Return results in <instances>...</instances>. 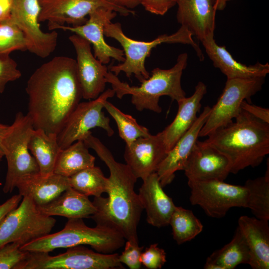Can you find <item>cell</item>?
<instances>
[{
    "label": "cell",
    "instance_id": "cell-1",
    "mask_svg": "<svg viewBox=\"0 0 269 269\" xmlns=\"http://www.w3.org/2000/svg\"><path fill=\"white\" fill-rule=\"evenodd\" d=\"M25 90L34 129L57 135L83 98L76 60L60 56L43 63L30 76Z\"/></svg>",
    "mask_w": 269,
    "mask_h": 269
},
{
    "label": "cell",
    "instance_id": "cell-2",
    "mask_svg": "<svg viewBox=\"0 0 269 269\" xmlns=\"http://www.w3.org/2000/svg\"><path fill=\"white\" fill-rule=\"evenodd\" d=\"M83 141L96 152L110 171L108 197H94L93 203L96 211L91 218L96 225L112 228L125 240L138 244L137 228L143 209L134 189L137 178L126 164L117 161L108 148L92 133Z\"/></svg>",
    "mask_w": 269,
    "mask_h": 269
},
{
    "label": "cell",
    "instance_id": "cell-3",
    "mask_svg": "<svg viewBox=\"0 0 269 269\" xmlns=\"http://www.w3.org/2000/svg\"><path fill=\"white\" fill-rule=\"evenodd\" d=\"M235 119L204 140L228 157L233 174L258 166L269 153V123L243 109Z\"/></svg>",
    "mask_w": 269,
    "mask_h": 269
},
{
    "label": "cell",
    "instance_id": "cell-4",
    "mask_svg": "<svg viewBox=\"0 0 269 269\" xmlns=\"http://www.w3.org/2000/svg\"><path fill=\"white\" fill-rule=\"evenodd\" d=\"M188 54L179 55L176 64L171 68H155L151 76L144 80L139 86H132L121 81L117 76L110 71L106 75L107 82L110 83L119 99L131 95V102L137 111L148 110L160 113L162 108L159 105L160 97L167 96L178 102L186 97L181 84L183 71L187 66Z\"/></svg>",
    "mask_w": 269,
    "mask_h": 269
},
{
    "label": "cell",
    "instance_id": "cell-5",
    "mask_svg": "<svg viewBox=\"0 0 269 269\" xmlns=\"http://www.w3.org/2000/svg\"><path fill=\"white\" fill-rule=\"evenodd\" d=\"M124 237L110 227L96 225L87 226L81 218L68 219L64 228L53 234H49L20 247L24 251L48 252L59 248L89 245L96 252L111 254L122 247Z\"/></svg>",
    "mask_w": 269,
    "mask_h": 269
},
{
    "label": "cell",
    "instance_id": "cell-6",
    "mask_svg": "<svg viewBox=\"0 0 269 269\" xmlns=\"http://www.w3.org/2000/svg\"><path fill=\"white\" fill-rule=\"evenodd\" d=\"M104 33L106 36L114 38L120 43L125 58L122 63L110 66L108 68L109 71L117 76L123 72L130 79L132 75H134L140 83L150 76V73L145 67L146 58L150 56L154 48L162 43L189 44L194 48L200 61L204 59L200 47L192 38V33L183 26H181L173 34H161L150 41L136 40L128 37L124 33L119 22H111L106 24Z\"/></svg>",
    "mask_w": 269,
    "mask_h": 269
},
{
    "label": "cell",
    "instance_id": "cell-7",
    "mask_svg": "<svg viewBox=\"0 0 269 269\" xmlns=\"http://www.w3.org/2000/svg\"><path fill=\"white\" fill-rule=\"evenodd\" d=\"M34 128L28 115L18 112L8 126L1 141L7 163V170L2 191L11 193L23 177L39 172L38 165L29 150L28 145Z\"/></svg>",
    "mask_w": 269,
    "mask_h": 269
},
{
    "label": "cell",
    "instance_id": "cell-8",
    "mask_svg": "<svg viewBox=\"0 0 269 269\" xmlns=\"http://www.w3.org/2000/svg\"><path fill=\"white\" fill-rule=\"evenodd\" d=\"M55 223V219L41 212L30 198L23 196L0 225V247L10 243L21 247L50 234Z\"/></svg>",
    "mask_w": 269,
    "mask_h": 269
},
{
    "label": "cell",
    "instance_id": "cell-9",
    "mask_svg": "<svg viewBox=\"0 0 269 269\" xmlns=\"http://www.w3.org/2000/svg\"><path fill=\"white\" fill-rule=\"evenodd\" d=\"M119 255L94 252L82 245L68 248L66 252L54 256L48 252H28L18 269H124Z\"/></svg>",
    "mask_w": 269,
    "mask_h": 269
},
{
    "label": "cell",
    "instance_id": "cell-10",
    "mask_svg": "<svg viewBox=\"0 0 269 269\" xmlns=\"http://www.w3.org/2000/svg\"><path fill=\"white\" fill-rule=\"evenodd\" d=\"M265 78L227 79L222 93L202 127L199 137L208 136L216 130L233 122L242 110L246 100L251 103V97L260 91Z\"/></svg>",
    "mask_w": 269,
    "mask_h": 269
},
{
    "label": "cell",
    "instance_id": "cell-11",
    "mask_svg": "<svg viewBox=\"0 0 269 269\" xmlns=\"http://www.w3.org/2000/svg\"><path fill=\"white\" fill-rule=\"evenodd\" d=\"M115 95L113 89H108L95 99L80 102L57 135L60 148L63 149L77 141L83 140L95 128H100L108 136H112L114 131L103 109L104 103Z\"/></svg>",
    "mask_w": 269,
    "mask_h": 269
},
{
    "label": "cell",
    "instance_id": "cell-12",
    "mask_svg": "<svg viewBox=\"0 0 269 269\" xmlns=\"http://www.w3.org/2000/svg\"><path fill=\"white\" fill-rule=\"evenodd\" d=\"M188 185L191 204L199 206L210 217L222 218L231 208H247V193L244 185L218 180H188Z\"/></svg>",
    "mask_w": 269,
    "mask_h": 269
},
{
    "label": "cell",
    "instance_id": "cell-13",
    "mask_svg": "<svg viewBox=\"0 0 269 269\" xmlns=\"http://www.w3.org/2000/svg\"><path fill=\"white\" fill-rule=\"evenodd\" d=\"M39 22L48 21L50 30L65 24L81 25L90 13L100 7L111 9L123 16L135 14L133 10L118 7L105 0H39Z\"/></svg>",
    "mask_w": 269,
    "mask_h": 269
},
{
    "label": "cell",
    "instance_id": "cell-14",
    "mask_svg": "<svg viewBox=\"0 0 269 269\" xmlns=\"http://www.w3.org/2000/svg\"><path fill=\"white\" fill-rule=\"evenodd\" d=\"M40 11L39 0H13L10 19L23 32L27 50L44 58L55 50L58 34L55 30L50 32L41 30Z\"/></svg>",
    "mask_w": 269,
    "mask_h": 269
},
{
    "label": "cell",
    "instance_id": "cell-15",
    "mask_svg": "<svg viewBox=\"0 0 269 269\" xmlns=\"http://www.w3.org/2000/svg\"><path fill=\"white\" fill-rule=\"evenodd\" d=\"M117 14L111 9L100 7L90 13L86 22L81 25H58L53 30H68L87 40L93 46L94 56L104 64L109 63L111 58L123 62L125 60L124 51L108 44L104 39L105 25L111 22Z\"/></svg>",
    "mask_w": 269,
    "mask_h": 269
},
{
    "label": "cell",
    "instance_id": "cell-16",
    "mask_svg": "<svg viewBox=\"0 0 269 269\" xmlns=\"http://www.w3.org/2000/svg\"><path fill=\"white\" fill-rule=\"evenodd\" d=\"M69 39L76 53L77 72L82 98L95 99L105 91L109 69L94 56L91 44L87 40L75 33Z\"/></svg>",
    "mask_w": 269,
    "mask_h": 269
},
{
    "label": "cell",
    "instance_id": "cell-17",
    "mask_svg": "<svg viewBox=\"0 0 269 269\" xmlns=\"http://www.w3.org/2000/svg\"><path fill=\"white\" fill-rule=\"evenodd\" d=\"M188 180L224 181L231 173L228 157L213 145L197 140L183 170Z\"/></svg>",
    "mask_w": 269,
    "mask_h": 269
},
{
    "label": "cell",
    "instance_id": "cell-18",
    "mask_svg": "<svg viewBox=\"0 0 269 269\" xmlns=\"http://www.w3.org/2000/svg\"><path fill=\"white\" fill-rule=\"evenodd\" d=\"M167 153L161 132L139 137L126 145V164L137 178L142 180L156 172Z\"/></svg>",
    "mask_w": 269,
    "mask_h": 269
},
{
    "label": "cell",
    "instance_id": "cell-19",
    "mask_svg": "<svg viewBox=\"0 0 269 269\" xmlns=\"http://www.w3.org/2000/svg\"><path fill=\"white\" fill-rule=\"evenodd\" d=\"M210 112L211 107L204 108L193 124L168 151L160 164L156 172L163 187L171 183L176 171L183 170Z\"/></svg>",
    "mask_w": 269,
    "mask_h": 269
},
{
    "label": "cell",
    "instance_id": "cell-20",
    "mask_svg": "<svg viewBox=\"0 0 269 269\" xmlns=\"http://www.w3.org/2000/svg\"><path fill=\"white\" fill-rule=\"evenodd\" d=\"M177 22L201 42L214 37L216 10L212 0H176Z\"/></svg>",
    "mask_w": 269,
    "mask_h": 269
},
{
    "label": "cell",
    "instance_id": "cell-21",
    "mask_svg": "<svg viewBox=\"0 0 269 269\" xmlns=\"http://www.w3.org/2000/svg\"><path fill=\"white\" fill-rule=\"evenodd\" d=\"M142 181L138 195L143 209L146 211L147 223L157 228L169 225L176 206L163 190L156 172Z\"/></svg>",
    "mask_w": 269,
    "mask_h": 269
},
{
    "label": "cell",
    "instance_id": "cell-22",
    "mask_svg": "<svg viewBox=\"0 0 269 269\" xmlns=\"http://www.w3.org/2000/svg\"><path fill=\"white\" fill-rule=\"evenodd\" d=\"M202 43L213 65L223 73L227 79L265 78L269 73L268 63L247 66L236 61L225 46L217 44L214 37L208 38Z\"/></svg>",
    "mask_w": 269,
    "mask_h": 269
},
{
    "label": "cell",
    "instance_id": "cell-23",
    "mask_svg": "<svg viewBox=\"0 0 269 269\" xmlns=\"http://www.w3.org/2000/svg\"><path fill=\"white\" fill-rule=\"evenodd\" d=\"M238 227L249 249V265L253 269H269V221L243 215L238 219Z\"/></svg>",
    "mask_w": 269,
    "mask_h": 269
},
{
    "label": "cell",
    "instance_id": "cell-24",
    "mask_svg": "<svg viewBox=\"0 0 269 269\" xmlns=\"http://www.w3.org/2000/svg\"><path fill=\"white\" fill-rule=\"evenodd\" d=\"M206 93V85L199 82L192 96L177 102L178 108L175 118L161 132L167 152L196 120L201 108V100Z\"/></svg>",
    "mask_w": 269,
    "mask_h": 269
},
{
    "label": "cell",
    "instance_id": "cell-25",
    "mask_svg": "<svg viewBox=\"0 0 269 269\" xmlns=\"http://www.w3.org/2000/svg\"><path fill=\"white\" fill-rule=\"evenodd\" d=\"M69 187L68 177L55 173L43 175L40 172L22 177L16 186L20 195L29 197L38 207L51 202Z\"/></svg>",
    "mask_w": 269,
    "mask_h": 269
},
{
    "label": "cell",
    "instance_id": "cell-26",
    "mask_svg": "<svg viewBox=\"0 0 269 269\" xmlns=\"http://www.w3.org/2000/svg\"><path fill=\"white\" fill-rule=\"evenodd\" d=\"M38 208L48 216H59L68 219L91 218L96 211L88 196L71 187L51 202Z\"/></svg>",
    "mask_w": 269,
    "mask_h": 269
},
{
    "label": "cell",
    "instance_id": "cell-27",
    "mask_svg": "<svg viewBox=\"0 0 269 269\" xmlns=\"http://www.w3.org/2000/svg\"><path fill=\"white\" fill-rule=\"evenodd\" d=\"M250 255L246 241L237 227L232 240L208 257L205 269H233L240 264H248Z\"/></svg>",
    "mask_w": 269,
    "mask_h": 269
},
{
    "label": "cell",
    "instance_id": "cell-28",
    "mask_svg": "<svg viewBox=\"0 0 269 269\" xmlns=\"http://www.w3.org/2000/svg\"><path fill=\"white\" fill-rule=\"evenodd\" d=\"M28 147L37 162L41 174L48 175L54 173L57 158L62 150L57 135L48 134L42 129H33Z\"/></svg>",
    "mask_w": 269,
    "mask_h": 269
},
{
    "label": "cell",
    "instance_id": "cell-29",
    "mask_svg": "<svg viewBox=\"0 0 269 269\" xmlns=\"http://www.w3.org/2000/svg\"><path fill=\"white\" fill-rule=\"evenodd\" d=\"M83 140H78L62 149L57 158L54 173L69 177L95 165V157L89 151Z\"/></svg>",
    "mask_w": 269,
    "mask_h": 269
},
{
    "label": "cell",
    "instance_id": "cell-30",
    "mask_svg": "<svg viewBox=\"0 0 269 269\" xmlns=\"http://www.w3.org/2000/svg\"><path fill=\"white\" fill-rule=\"evenodd\" d=\"M244 186L247 193V208L256 218L269 220V165L264 176L248 179Z\"/></svg>",
    "mask_w": 269,
    "mask_h": 269
},
{
    "label": "cell",
    "instance_id": "cell-31",
    "mask_svg": "<svg viewBox=\"0 0 269 269\" xmlns=\"http://www.w3.org/2000/svg\"><path fill=\"white\" fill-rule=\"evenodd\" d=\"M71 187L87 196H101L107 193L109 180L100 167L95 165L83 169L68 177Z\"/></svg>",
    "mask_w": 269,
    "mask_h": 269
},
{
    "label": "cell",
    "instance_id": "cell-32",
    "mask_svg": "<svg viewBox=\"0 0 269 269\" xmlns=\"http://www.w3.org/2000/svg\"><path fill=\"white\" fill-rule=\"evenodd\" d=\"M169 225L172 228L173 238L178 245L192 240L203 228L202 223L191 210L177 206L171 215Z\"/></svg>",
    "mask_w": 269,
    "mask_h": 269
},
{
    "label": "cell",
    "instance_id": "cell-33",
    "mask_svg": "<svg viewBox=\"0 0 269 269\" xmlns=\"http://www.w3.org/2000/svg\"><path fill=\"white\" fill-rule=\"evenodd\" d=\"M104 108L116 122L119 136L127 145L139 137L150 134L148 129L139 125L132 116L125 114L108 100L104 103Z\"/></svg>",
    "mask_w": 269,
    "mask_h": 269
},
{
    "label": "cell",
    "instance_id": "cell-34",
    "mask_svg": "<svg viewBox=\"0 0 269 269\" xmlns=\"http://www.w3.org/2000/svg\"><path fill=\"white\" fill-rule=\"evenodd\" d=\"M15 50H27L22 31L10 19L0 22V59L9 56Z\"/></svg>",
    "mask_w": 269,
    "mask_h": 269
},
{
    "label": "cell",
    "instance_id": "cell-35",
    "mask_svg": "<svg viewBox=\"0 0 269 269\" xmlns=\"http://www.w3.org/2000/svg\"><path fill=\"white\" fill-rule=\"evenodd\" d=\"M20 247L16 243H10L0 247V269H18L28 253L21 250Z\"/></svg>",
    "mask_w": 269,
    "mask_h": 269
},
{
    "label": "cell",
    "instance_id": "cell-36",
    "mask_svg": "<svg viewBox=\"0 0 269 269\" xmlns=\"http://www.w3.org/2000/svg\"><path fill=\"white\" fill-rule=\"evenodd\" d=\"M140 262L148 269H160L166 262V253L157 244H152L142 251Z\"/></svg>",
    "mask_w": 269,
    "mask_h": 269
},
{
    "label": "cell",
    "instance_id": "cell-37",
    "mask_svg": "<svg viewBox=\"0 0 269 269\" xmlns=\"http://www.w3.org/2000/svg\"><path fill=\"white\" fill-rule=\"evenodd\" d=\"M21 73L16 62L10 56L0 59V93H2L6 84L18 79Z\"/></svg>",
    "mask_w": 269,
    "mask_h": 269
},
{
    "label": "cell",
    "instance_id": "cell-38",
    "mask_svg": "<svg viewBox=\"0 0 269 269\" xmlns=\"http://www.w3.org/2000/svg\"><path fill=\"white\" fill-rule=\"evenodd\" d=\"M127 241L124 251L119 255V260L122 264H125L131 269H140L142 265L140 256L143 247H139L138 244Z\"/></svg>",
    "mask_w": 269,
    "mask_h": 269
},
{
    "label": "cell",
    "instance_id": "cell-39",
    "mask_svg": "<svg viewBox=\"0 0 269 269\" xmlns=\"http://www.w3.org/2000/svg\"><path fill=\"white\" fill-rule=\"evenodd\" d=\"M140 4L151 13L163 15L176 3V0H140Z\"/></svg>",
    "mask_w": 269,
    "mask_h": 269
},
{
    "label": "cell",
    "instance_id": "cell-40",
    "mask_svg": "<svg viewBox=\"0 0 269 269\" xmlns=\"http://www.w3.org/2000/svg\"><path fill=\"white\" fill-rule=\"evenodd\" d=\"M241 109L246 111L255 118L269 123V109L249 103L244 100L241 106Z\"/></svg>",
    "mask_w": 269,
    "mask_h": 269
},
{
    "label": "cell",
    "instance_id": "cell-41",
    "mask_svg": "<svg viewBox=\"0 0 269 269\" xmlns=\"http://www.w3.org/2000/svg\"><path fill=\"white\" fill-rule=\"evenodd\" d=\"M22 199V196L18 194L12 196L3 203L0 204V225L6 215L18 206Z\"/></svg>",
    "mask_w": 269,
    "mask_h": 269
},
{
    "label": "cell",
    "instance_id": "cell-42",
    "mask_svg": "<svg viewBox=\"0 0 269 269\" xmlns=\"http://www.w3.org/2000/svg\"><path fill=\"white\" fill-rule=\"evenodd\" d=\"M13 0H0V22L10 18Z\"/></svg>",
    "mask_w": 269,
    "mask_h": 269
},
{
    "label": "cell",
    "instance_id": "cell-43",
    "mask_svg": "<svg viewBox=\"0 0 269 269\" xmlns=\"http://www.w3.org/2000/svg\"><path fill=\"white\" fill-rule=\"evenodd\" d=\"M108 2L118 7L133 9L140 4V0H105Z\"/></svg>",
    "mask_w": 269,
    "mask_h": 269
},
{
    "label": "cell",
    "instance_id": "cell-44",
    "mask_svg": "<svg viewBox=\"0 0 269 269\" xmlns=\"http://www.w3.org/2000/svg\"><path fill=\"white\" fill-rule=\"evenodd\" d=\"M231 0H216L214 4V8L217 10H223L227 4V2Z\"/></svg>",
    "mask_w": 269,
    "mask_h": 269
},
{
    "label": "cell",
    "instance_id": "cell-45",
    "mask_svg": "<svg viewBox=\"0 0 269 269\" xmlns=\"http://www.w3.org/2000/svg\"><path fill=\"white\" fill-rule=\"evenodd\" d=\"M8 127V125L2 124L0 121V153H2L3 154V153L2 152V148H1V141L4 135V134L5 132H6V130L7 129Z\"/></svg>",
    "mask_w": 269,
    "mask_h": 269
},
{
    "label": "cell",
    "instance_id": "cell-46",
    "mask_svg": "<svg viewBox=\"0 0 269 269\" xmlns=\"http://www.w3.org/2000/svg\"><path fill=\"white\" fill-rule=\"evenodd\" d=\"M4 156V155L2 153H0V161L2 159V158Z\"/></svg>",
    "mask_w": 269,
    "mask_h": 269
},
{
    "label": "cell",
    "instance_id": "cell-47",
    "mask_svg": "<svg viewBox=\"0 0 269 269\" xmlns=\"http://www.w3.org/2000/svg\"><path fill=\"white\" fill-rule=\"evenodd\" d=\"M215 0H212V1H213V2H214V3H215Z\"/></svg>",
    "mask_w": 269,
    "mask_h": 269
}]
</instances>
